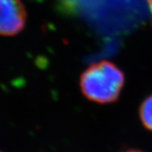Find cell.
Here are the masks:
<instances>
[{"label":"cell","mask_w":152,"mask_h":152,"mask_svg":"<svg viewBox=\"0 0 152 152\" xmlns=\"http://www.w3.org/2000/svg\"><path fill=\"white\" fill-rule=\"evenodd\" d=\"M0 152H3V151H0Z\"/></svg>","instance_id":"6"},{"label":"cell","mask_w":152,"mask_h":152,"mask_svg":"<svg viewBox=\"0 0 152 152\" xmlns=\"http://www.w3.org/2000/svg\"><path fill=\"white\" fill-rule=\"evenodd\" d=\"M140 118L144 127L152 131V95L145 98L140 105Z\"/></svg>","instance_id":"3"},{"label":"cell","mask_w":152,"mask_h":152,"mask_svg":"<svg viewBox=\"0 0 152 152\" xmlns=\"http://www.w3.org/2000/svg\"><path fill=\"white\" fill-rule=\"evenodd\" d=\"M124 152H144L142 151H140V150H129V151H126Z\"/></svg>","instance_id":"5"},{"label":"cell","mask_w":152,"mask_h":152,"mask_svg":"<svg viewBox=\"0 0 152 152\" xmlns=\"http://www.w3.org/2000/svg\"><path fill=\"white\" fill-rule=\"evenodd\" d=\"M124 81L123 71L113 63L103 60L91 64L82 73L80 88L91 102L112 103L119 97Z\"/></svg>","instance_id":"1"},{"label":"cell","mask_w":152,"mask_h":152,"mask_svg":"<svg viewBox=\"0 0 152 152\" xmlns=\"http://www.w3.org/2000/svg\"><path fill=\"white\" fill-rule=\"evenodd\" d=\"M26 21V11L20 0H0V35H16Z\"/></svg>","instance_id":"2"},{"label":"cell","mask_w":152,"mask_h":152,"mask_svg":"<svg viewBox=\"0 0 152 152\" xmlns=\"http://www.w3.org/2000/svg\"><path fill=\"white\" fill-rule=\"evenodd\" d=\"M146 2L148 3V5L150 7V10H151V13L152 15V0H146Z\"/></svg>","instance_id":"4"}]
</instances>
